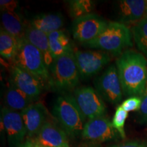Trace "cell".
Listing matches in <instances>:
<instances>
[{
	"mask_svg": "<svg viewBox=\"0 0 147 147\" xmlns=\"http://www.w3.org/2000/svg\"><path fill=\"white\" fill-rule=\"evenodd\" d=\"M124 96L140 97L147 82V59L141 53L127 50L116 61Z\"/></svg>",
	"mask_w": 147,
	"mask_h": 147,
	"instance_id": "6da1fadb",
	"label": "cell"
},
{
	"mask_svg": "<svg viewBox=\"0 0 147 147\" xmlns=\"http://www.w3.org/2000/svg\"><path fill=\"white\" fill-rule=\"evenodd\" d=\"M82 45L118 56L123 53L125 49L132 46L131 33L125 24L109 22L106 29L95 39Z\"/></svg>",
	"mask_w": 147,
	"mask_h": 147,
	"instance_id": "7a4b0ae2",
	"label": "cell"
},
{
	"mask_svg": "<svg viewBox=\"0 0 147 147\" xmlns=\"http://www.w3.org/2000/svg\"><path fill=\"white\" fill-rule=\"evenodd\" d=\"M14 65L27 71L43 82H50V71L40 51L25 39L18 42V48L13 61Z\"/></svg>",
	"mask_w": 147,
	"mask_h": 147,
	"instance_id": "3957f363",
	"label": "cell"
},
{
	"mask_svg": "<svg viewBox=\"0 0 147 147\" xmlns=\"http://www.w3.org/2000/svg\"><path fill=\"white\" fill-rule=\"evenodd\" d=\"M52 113L69 136L76 137L82 134L86 121L71 95L58 97L53 104Z\"/></svg>",
	"mask_w": 147,
	"mask_h": 147,
	"instance_id": "277c9868",
	"label": "cell"
},
{
	"mask_svg": "<svg viewBox=\"0 0 147 147\" xmlns=\"http://www.w3.org/2000/svg\"><path fill=\"white\" fill-rule=\"evenodd\" d=\"M49 82L53 89L61 92L76 89L80 78L74 51L55 59L49 67Z\"/></svg>",
	"mask_w": 147,
	"mask_h": 147,
	"instance_id": "5b68a950",
	"label": "cell"
},
{
	"mask_svg": "<svg viewBox=\"0 0 147 147\" xmlns=\"http://www.w3.org/2000/svg\"><path fill=\"white\" fill-rule=\"evenodd\" d=\"M71 96L86 122L106 115L105 103L100 94L93 87H77L74 89Z\"/></svg>",
	"mask_w": 147,
	"mask_h": 147,
	"instance_id": "8992f818",
	"label": "cell"
},
{
	"mask_svg": "<svg viewBox=\"0 0 147 147\" xmlns=\"http://www.w3.org/2000/svg\"><path fill=\"white\" fill-rule=\"evenodd\" d=\"M108 22L95 14H89L74 19L71 25V33L75 40L82 45L92 41L107 27Z\"/></svg>",
	"mask_w": 147,
	"mask_h": 147,
	"instance_id": "52a82bcc",
	"label": "cell"
},
{
	"mask_svg": "<svg viewBox=\"0 0 147 147\" xmlns=\"http://www.w3.org/2000/svg\"><path fill=\"white\" fill-rule=\"evenodd\" d=\"M74 57L82 80L95 76L110 61L109 53L101 51H74Z\"/></svg>",
	"mask_w": 147,
	"mask_h": 147,
	"instance_id": "ba28073f",
	"label": "cell"
},
{
	"mask_svg": "<svg viewBox=\"0 0 147 147\" xmlns=\"http://www.w3.org/2000/svg\"><path fill=\"white\" fill-rule=\"evenodd\" d=\"M95 90L103 100L117 104L123 98V90L116 65H111L94 82Z\"/></svg>",
	"mask_w": 147,
	"mask_h": 147,
	"instance_id": "9c48e42d",
	"label": "cell"
},
{
	"mask_svg": "<svg viewBox=\"0 0 147 147\" xmlns=\"http://www.w3.org/2000/svg\"><path fill=\"white\" fill-rule=\"evenodd\" d=\"M1 122L5 131L9 147H19L25 142L27 130L21 112L5 107L1 109Z\"/></svg>",
	"mask_w": 147,
	"mask_h": 147,
	"instance_id": "30bf717a",
	"label": "cell"
},
{
	"mask_svg": "<svg viewBox=\"0 0 147 147\" xmlns=\"http://www.w3.org/2000/svg\"><path fill=\"white\" fill-rule=\"evenodd\" d=\"M117 132L110 119L104 116L87 121L84 124L81 136L84 140L102 143L115 140L117 136Z\"/></svg>",
	"mask_w": 147,
	"mask_h": 147,
	"instance_id": "8fae6325",
	"label": "cell"
},
{
	"mask_svg": "<svg viewBox=\"0 0 147 147\" xmlns=\"http://www.w3.org/2000/svg\"><path fill=\"white\" fill-rule=\"evenodd\" d=\"M10 82L33 100H36L41 95L44 89L43 82L14 65L11 68Z\"/></svg>",
	"mask_w": 147,
	"mask_h": 147,
	"instance_id": "7c38bea8",
	"label": "cell"
},
{
	"mask_svg": "<svg viewBox=\"0 0 147 147\" xmlns=\"http://www.w3.org/2000/svg\"><path fill=\"white\" fill-rule=\"evenodd\" d=\"M28 138H36L43 125L47 121L48 111L42 102L32 103L21 112Z\"/></svg>",
	"mask_w": 147,
	"mask_h": 147,
	"instance_id": "4fadbf2b",
	"label": "cell"
},
{
	"mask_svg": "<svg viewBox=\"0 0 147 147\" xmlns=\"http://www.w3.org/2000/svg\"><path fill=\"white\" fill-rule=\"evenodd\" d=\"M35 142L41 147H59L68 144L65 131L48 121L37 134Z\"/></svg>",
	"mask_w": 147,
	"mask_h": 147,
	"instance_id": "5bb4252c",
	"label": "cell"
},
{
	"mask_svg": "<svg viewBox=\"0 0 147 147\" xmlns=\"http://www.w3.org/2000/svg\"><path fill=\"white\" fill-rule=\"evenodd\" d=\"M147 0H121L118 1L119 23L136 24L144 18Z\"/></svg>",
	"mask_w": 147,
	"mask_h": 147,
	"instance_id": "9a60e30c",
	"label": "cell"
},
{
	"mask_svg": "<svg viewBox=\"0 0 147 147\" xmlns=\"http://www.w3.org/2000/svg\"><path fill=\"white\" fill-rule=\"evenodd\" d=\"M25 38L42 53L45 63L49 68L54 60L51 53L48 34L28 25L25 29Z\"/></svg>",
	"mask_w": 147,
	"mask_h": 147,
	"instance_id": "2e32d148",
	"label": "cell"
},
{
	"mask_svg": "<svg viewBox=\"0 0 147 147\" xmlns=\"http://www.w3.org/2000/svg\"><path fill=\"white\" fill-rule=\"evenodd\" d=\"M29 25L35 29L49 34L61 30L60 29L64 25V18L61 13L40 14L31 20Z\"/></svg>",
	"mask_w": 147,
	"mask_h": 147,
	"instance_id": "e0dca14e",
	"label": "cell"
},
{
	"mask_svg": "<svg viewBox=\"0 0 147 147\" xmlns=\"http://www.w3.org/2000/svg\"><path fill=\"white\" fill-rule=\"evenodd\" d=\"M1 27L5 32L20 40L25 37L27 25L24 23L21 15L17 12H1Z\"/></svg>",
	"mask_w": 147,
	"mask_h": 147,
	"instance_id": "ac0fdd59",
	"label": "cell"
},
{
	"mask_svg": "<svg viewBox=\"0 0 147 147\" xmlns=\"http://www.w3.org/2000/svg\"><path fill=\"white\" fill-rule=\"evenodd\" d=\"M48 36L53 60L74 51L71 40L63 31H56L48 34Z\"/></svg>",
	"mask_w": 147,
	"mask_h": 147,
	"instance_id": "d6986e66",
	"label": "cell"
},
{
	"mask_svg": "<svg viewBox=\"0 0 147 147\" xmlns=\"http://www.w3.org/2000/svg\"><path fill=\"white\" fill-rule=\"evenodd\" d=\"M33 100L23 91L10 83L5 93V107L15 111L21 112L33 103Z\"/></svg>",
	"mask_w": 147,
	"mask_h": 147,
	"instance_id": "ffe728a7",
	"label": "cell"
},
{
	"mask_svg": "<svg viewBox=\"0 0 147 147\" xmlns=\"http://www.w3.org/2000/svg\"><path fill=\"white\" fill-rule=\"evenodd\" d=\"M18 40L5 32L0 29V55L6 60L13 61L18 48Z\"/></svg>",
	"mask_w": 147,
	"mask_h": 147,
	"instance_id": "44dd1931",
	"label": "cell"
},
{
	"mask_svg": "<svg viewBox=\"0 0 147 147\" xmlns=\"http://www.w3.org/2000/svg\"><path fill=\"white\" fill-rule=\"evenodd\" d=\"M132 34L137 48L147 59V18L134 25Z\"/></svg>",
	"mask_w": 147,
	"mask_h": 147,
	"instance_id": "7402d4cb",
	"label": "cell"
},
{
	"mask_svg": "<svg viewBox=\"0 0 147 147\" xmlns=\"http://www.w3.org/2000/svg\"><path fill=\"white\" fill-rule=\"evenodd\" d=\"M69 12L74 19L91 14L94 3L90 0H71L68 1Z\"/></svg>",
	"mask_w": 147,
	"mask_h": 147,
	"instance_id": "603a6c76",
	"label": "cell"
},
{
	"mask_svg": "<svg viewBox=\"0 0 147 147\" xmlns=\"http://www.w3.org/2000/svg\"><path fill=\"white\" fill-rule=\"evenodd\" d=\"M128 117V113L123 108L119 106L116 109L115 113L114 115L112 125L115 129L118 132L122 138H125V123Z\"/></svg>",
	"mask_w": 147,
	"mask_h": 147,
	"instance_id": "cb8c5ba5",
	"label": "cell"
},
{
	"mask_svg": "<svg viewBox=\"0 0 147 147\" xmlns=\"http://www.w3.org/2000/svg\"><path fill=\"white\" fill-rule=\"evenodd\" d=\"M140 97L142 104L140 108L138 111L137 121L140 124H144L147 123V82Z\"/></svg>",
	"mask_w": 147,
	"mask_h": 147,
	"instance_id": "d4e9b609",
	"label": "cell"
},
{
	"mask_svg": "<svg viewBox=\"0 0 147 147\" xmlns=\"http://www.w3.org/2000/svg\"><path fill=\"white\" fill-rule=\"evenodd\" d=\"M142 100L141 97L138 96L130 97L124 101L120 106L126 112L138 111L140 108Z\"/></svg>",
	"mask_w": 147,
	"mask_h": 147,
	"instance_id": "484cf974",
	"label": "cell"
},
{
	"mask_svg": "<svg viewBox=\"0 0 147 147\" xmlns=\"http://www.w3.org/2000/svg\"><path fill=\"white\" fill-rule=\"evenodd\" d=\"M18 2L15 0H1L0 9L1 12H16Z\"/></svg>",
	"mask_w": 147,
	"mask_h": 147,
	"instance_id": "4316f807",
	"label": "cell"
},
{
	"mask_svg": "<svg viewBox=\"0 0 147 147\" xmlns=\"http://www.w3.org/2000/svg\"><path fill=\"white\" fill-rule=\"evenodd\" d=\"M108 147H147V142L140 140L128 141V142L114 144Z\"/></svg>",
	"mask_w": 147,
	"mask_h": 147,
	"instance_id": "83f0119b",
	"label": "cell"
},
{
	"mask_svg": "<svg viewBox=\"0 0 147 147\" xmlns=\"http://www.w3.org/2000/svg\"><path fill=\"white\" fill-rule=\"evenodd\" d=\"M34 142L32 141V140H27L26 141H25L23 144L20 145L19 147H34Z\"/></svg>",
	"mask_w": 147,
	"mask_h": 147,
	"instance_id": "f1b7e54d",
	"label": "cell"
},
{
	"mask_svg": "<svg viewBox=\"0 0 147 147\" xmlns=\"http://www.w3.org/2000/svg\"><path fill=\"white\" fill-rule=\"evenodd\" d=\"M82 147H98V146H93V145H88V146H87V145H86V146H82Z\"/></svg>",
	"mask_w": 147,
	"mask_h": 147,
	"instance_id": "f546056e",
	"label": "cell"
},
{
	"mask_svg": "<svg viewBox=\"0 0 147 147\" xmlns=\"http://www.w3.org/2000/svg\"><path fill=\"white\" fill-rule=\"evenodd\" d=\"M34 147H41V146H40L39 145H38V144H36V142H34Z\"/></svg>",
	"mask_w": 147,
	"mask_h": 147,
	"instance_id": "4dcf8cb0",
	"label": "cell"
},
{
	"mask_svg": "<svg viewBox=\"0 0 147 147\" xmlns=\"http://www.w3.org/2000/svg\"><path fill=\"white\" fill-rule=\"evenodd\" d=\"M59 147H69V144H66L65 145H63V146H59Z\"/></svg>",
	"mask_w": 147,
	"mask_h": 147,
	"instance_id": "1f68e13d",
	"label": "cell"
},
{
	"mask_svg": "<svg viewBox=\"0 0 147 147\" xmlns=\"http://www.w3.org/2000/svg\"><path fill=\"white\" fill-rule=\"evenodd\" d=\"M144 18H147V4H146V13H145V16H144Z\"/></svg>",
	"mask_w": 147,
	"mask_h": 147,
	"instance_id": "d6a6232c",
	"label": "cell"
}]
</instances>
